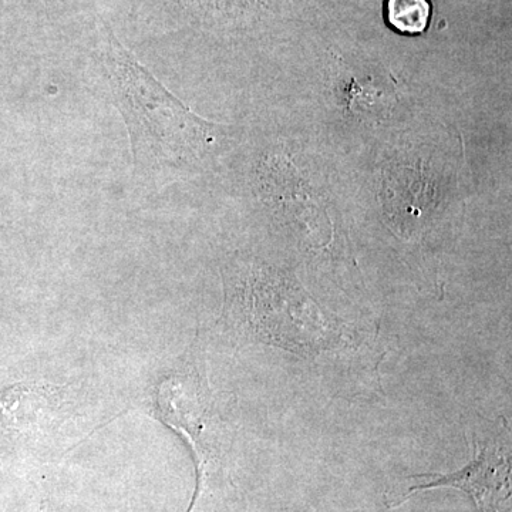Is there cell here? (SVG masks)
Masks as SVG:
<instances>
[{"label":"cell","mask_w":512,"mask_h":512,"mask_svg":"<svg viewBox=\"0 0 512 512\" xmlns=\"http://www.w3.org/2000/svg\"><path fill=\"white\" fill-rule=\"evenodd\" d=\"M103 63L137 168H183L208 153L221 128L192 113L111 32Z\"/></svg>","instance_id":"obj_1"},{"label":"cell","mask_w":512,"mask_h":512,"mask_svg":"<svg viewBox=\"0 0 512 512\" xmlns=\"http://www.w3.org/2000/svg\"><path fill=\"white\" fill-rule=\"evenodd\" d=\"M67 406V389L56 384L20 383L0 390V436H49L62 423Z\"/></svg>","instance_id":"obj_2"},{"label":"cell","mask_w":512,"mask_h":512,"mask_svg":"<svg viewBox=\"0 0 512 512\" xmlns=\"http://www.w3.org/2000/svg\"><path fill=\"white\" fill-rule=\"evenodd\" d=\"M494 454H488V451L484 450L478 454L474 463L464 468L460 473L451 474V476H433L436 478L434 481H430L429 484L417 485V487L410 488V493L416 490H426V488L443 487V485H451V487L463 488L468 491L478 504L484 503V498L487 497V488L490 487V478L493 476L494 467H491V461H493Z\"/></svg>","instance_id":"obj_3"},{"label":"cell","mask_w":512,"mask_h":512,"mask_svg":"<svg viewBox=\"0 0 512 512\" xmlns=\"http://www.w3.org/2000/svg\"><path fill=\"white\" fill-rule=\"evenodd\" d=\"M383 15L394 32L419 36L429 29L433 6L430 0H384Z\"/></svg>","instance_id":"obj_4"}]
</instances>
